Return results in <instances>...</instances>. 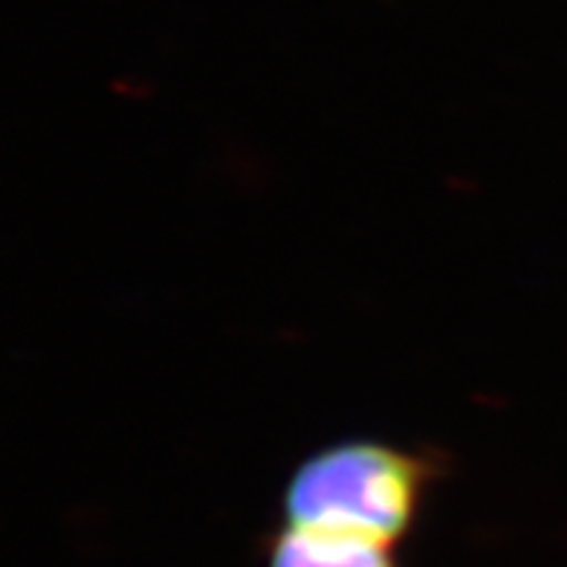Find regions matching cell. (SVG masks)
<instances>
[{"mask_svg": "<svg viewBox=\"0 0 567 567\" xmlns=\"http://www.w3.org/2000/svg\"><path fill=\"white\" fill-rule=\"evenodd\" d=\"M441 470V455L425 449L330 443L307 455L284 484V522L396 545L417 527Z\"/></svg>", "mask_w": 567, "mask_h": 567, "instance_id": "1", "label": "cell"}, {"mask_svg": "<svg viewBox=\"0 0 567 567\" xmlns=\"http://www.w3.org/2000/svg\"><path fill=\"white\" fill-rule=\"evenodd\" d=\"M264 567H403L394 545L281 522L264 542Z\"/></svg>", "mask_w": 567, "mask_h": 567, "instance_id": "2", "label": "cell"}]
</instances>
